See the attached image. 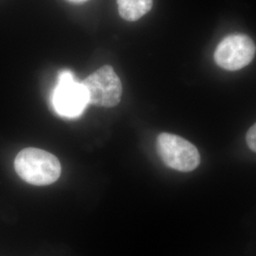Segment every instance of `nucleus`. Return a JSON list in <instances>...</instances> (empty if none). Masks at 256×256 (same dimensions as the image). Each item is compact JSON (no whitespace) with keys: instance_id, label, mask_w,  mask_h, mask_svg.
<instances>
[{"instance_id":"f257e3e1","label":"nucleus","mask_w":256,"mask_h":256,"mask_svg":"<svg viewBox=\"0 0 256 256\" xmlns=\"http://www.w3.org/2000/svg\"><path fill=\"white\" fill-rule=\"evenodd\" d=\"M14 169L20 178L36 186L52 184L61 174L59 160L52 153L34 147L19 152L14 160Z\"/></svg>"},{"instance_id":"f03ea898","label":"nucleus","mask_w":256,"mask_h":256,"mask_svg":"<svg viewBox=\"0 0 256 256\" xmlns=\"http://www.w3.org/2000/svg\"><path fill=\"white\" fill-rule=\"evenodd\" d=\"M156 151L166 166L180 172H191L200 164L198 148L178 135L160 134L156 138Z\"/></svg>"},{"instance_id":"7ed1b4c3","label":"nucleus","mask_w":256,"mask_h":256,"mask_svg":"<svg viewBox=\"0 0 256 256\" xmlns=\"http://www.w3.org/2000/svg\"><path fill=\"white\" fill-rule=\"evenodd\" d=\"M88 104L113 108L120 101L122 86L119 76L110 66H104L82 82Z\"/></svg>"},{"instance_id":"20e7f679","label":"nucleus","mask_w":256,"mask_h":256,"mask_svg":"<svg viewBox=\"0 0 256 256\" xmlns=\"http://www.w3.org/2000/svg\"><path fill=\"white\" fill-rule=\"evenodd\" d=\"M52 102L56 113L64 118L79 117L88 104L82 82L76 81L70 70H62L58 75Z\"/></svg>"},{"instance_id":"39448f33","label":"nucleus","mask_w":256,"mask_h":256,"mask_svg":"<svg viewBox=\"0 0 256 256\" xmlns=\"http://www.w3.org/2000/svg\"><path fill=\"white\" fill-rule=\"evenodd\" d=\"M256 46L250 37L236 34L223 38L214 52V61L223 70L236 72L250 64L256 55Z\"/></svg>"},{"instance_id":"423d86ee","label":"nucleus","mask_w":256,"mask_h":256,"mask_svg":"<svg viewBox=\"0 0 256 256\" xmlns=\"http://www.w3.org/2000/svg\"><path fill=\"white\" fill-rule=\"evenodd\" d=\"M120 16L128 21H136L152 9L153 0H117Z\"/></svg>"},{"instance_id":"0eeeda50","label":"nucleus","mask_w":256,"mask_h":256,"mask_svg":"<svg viewBox=\"0 0 256 256\" xmlns=\"http://www.w3.org/2000/svg\"><path fill=\"white\" fill-rule=\"evenodd\" d=\"M246 142L248 148L256 153V122L248 130Z\"/></svg>"},{"instance_id":"6e6552de","label":"nucleus","mask_w":256,"mask_h":256,"mask_svg":"<svg viewBox=\"0 0 256 256\" xmlns=\"http://www.w3.org/2000/svg\"><path fill=\"white\" fill-rule=\"evenodd\" d=\"M68 1L74 2V3H82V2H84V1H86V0H68Z\"/></svg>"}]
</instances>
